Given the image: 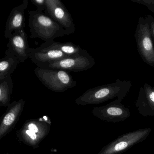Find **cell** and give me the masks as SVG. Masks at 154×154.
I'll return each instance as SVG.
<instances>
[{
  "label": "cell",
  "instance_id": "7a4b0ae2",
  "mask_svg": "<svg viewBox=\"0 0 154 154\" xmlns=\"http://www.w3.org/2000/svg\"><path fill=\"white\" fill-rule=\"evenodd\" d=\"M28 13L30 38H39L47 42L69 35L66 30L44 12L30 11Z\"/></svg>",
  "mask_w": 154,
  "mask_h": 154
},
{
  "label": "cell",
  "instance_id": "4fadbf2b",
  "mask_svg": "<svg viewBox=\"0 0 154 154\" xmlns=\"http://www.w3.org/2000/svg\"><path fill=\"white\" fill-rule=\"evenodd\" d=\"M28 5V1L24 0L23 3L14 8L11 11L6 22L4 36L9 38L11 34L17 30L25 29V11Z\"/></svg>",
  "mask_w": 154,
  "mask_h": 154
},
{
  "label": "cell",
  "instance_id": "8fae6325",
  "mask_svg": "<svg viewBox=\"0 0 154 154\" xmlns=\"http://www.w3.org/2000/svg\"><path fill=\"white\" fill-rule=\"evenodd\" d=\"M8 49L20 61L24 63L29 58L30 48L28 42L27 36L25 29L13 32L8 38Z\"/></svg>",
  "mask_w": 154,
  "mask_h": 154
},
{
  "label": "cell",
  "instance_id": "52a82bcc",
  "mask_svg": "<svg viewBox=\"0 0 154 154\" xmlns=\"http://www.w3.org/2000/svg\"><path fill=\"white\" fill-rule=\"evenodd\" d=\"M94 58L88 53L67 57L49 63L40 68L57 69L68 72H80L91 69L95 65Z\"/></svg>",
  "mask_w": 154,
  "mask_h": 154
},
{
  "label": "cell",
  "instance_id": "6da1fadb",
  "mask_svg": "<svg viewBox=\"0 0 154 154\" xmlns=\"http://www.w3.org/2000/svg\"><path fill=\"white\" fill-rule=\"evenodd\" d=\"M132 86L131 81L117 79L115 82L96 86L85 91L75 100L78 105L99 104L116 99L122 101Z\"/></svg>",
  "mask_w": 154,
  "mask_h": 154
},
{
  "label": "cell",
  "instance_id": "44dd1931",
  "mask_svg": "<svg viewBox=\"0 0 154 154\" xmlns=\"http://www.w3.org/2000/svg\"><path fill=\"white\" fill-rule=\"evenodd\" d=\"M5 154H9V153L8 152H7V153H6Z\"/></svg>",
  "mask_w": 154,
  "mask_h": 154
},
{
  "label": "cell",
  "instance_id": "5bb4252c",
  "mask_svg": "<svg viewBox=\"0 0 154 154\" xmlns=\"http://www.w3.org/2000/svg\"><path fill=\"white\" fill-rule=\"evenodd\" d=\"M67 57L61 51L55 49L40 47L37 48H30L29 58L38 67Z\"/></svg>",
  "mask_w": 154,
  "mask_h": 154
},
{
  "label": "cell",
  "instance_id": "3957f363",
  "mask_svg": "<svg viewBox=\"0 0 154 154\" xmlns=\"http://www.w3.org/2000/svg\"><path fill=\"white\" fill-rule=\"evenodd\" d=\"M51 124V120L47 116L28 120L16 131L17 137L20 142L27 146L37 148L49 133Z\"/></svg>",
  "mask_w": 154,
  "mask_h": 154
},
{
  "label": "cell",
  "instance_id": "ffe728a7",
  "mask_svg": "<svg viewBox=\"0 0 154 154\" xmlns=\"http://www.w3.org/2000/svg\"><path fill=\"white\" fill-rule=\"evenodd\" d=\"M146 17L148 20L149 28H150L151 34L154 38V18L150 15H147Z\"/></svg>",
  "mask_w": 154,
  "mask_h": 154
},
{
  "label": "cell",
  "instance_id": "9c48e42d",
  "mask_svg": "<svg viewBox=\"0 0 154 154\" xmlns=\"http://www.w3.org/2000/svg\"><path fill=\"white\" fill-rule=\"evenodd\" d=\"M45 13L66 30L69 35L74 33L75 26L73 19L60 0H46Z\"/></svg>",
  "mask_w": 154,
  "mask_h": 154
},
{
  "label": "cell",
  "instance_id": "2e32d148",
  "mask_svg": "<svg viewBox=\"0 0 154 154\" xmlns=\"http://www.w3.org/2000/svg\"><path fill=\"white\" fill-rule=\"evenodd\" d=\"M20 63V61L13 54L6 50L5 57L0 60V80L11 75Z\"/></svg>",
  "mask_w": 154,
  "mask_h": 154
},
{
  "label": "cell",
  "instance_id": "5b68a950",
  "mask_svg": "<svg viewBox=\"0 0 154 154\" xmlns=\"http://www.w3.org/2000/svg\"><path fill=\"white\" fill-rule=\"evenodd\" d=\"M138 52L144 63L154 67V38L146 17H140L135 34Z\"/></svg>",
  "mask_w": 154,
  "mask_h": 154
},
{
  "label": "cell",
  "instance_id": "ba28073f",
  "mask_svg": "<svg viewBox=\"0 0 154 154\" xmlns=\"http://www.w3.org/2000/svg\"><path fill=\"white\" fill-rule=\"evenodd\" d=\"M91 112L95 117L103 121L114 123L124 121L131 114L129 109L118 99L106 105L94 107Z\"/></svg>",
  "mask_w": 154,
  "mask_h": 154
},
{
  "label": "cell",
  "instance_id": "d6986e66",
  "mask_svg": "<svg viewBox=\"0 0 154 154\" xmlns=\"http://www.w3.org/2000/svg\"><path fill=\"white\" fill-rule=\"evenodd\" d=\"M31 2L37 8V11L43 12L45 11L46 0H30Z\"/></svg>",
  "mask_w": 154,
  "mask_h": 154
},
{
  "label": "cell",
  "instance_id": "ac0fdd59",
  "mask_svg": "<svg viewBox=\"0 0 154 154\" xmlns=\"http://www.w3.org/2000/svg\"><path fill=\"white\" fill-rule=\"evenodd\" d=\"M131 2L145 6L154 15V0H131Z\"/></svg>",
  "mask_w": 154,
  "mask_h": 154
},
{
  "label": "cell",
  "instance_id": "30bf717a",
  "mask_svg": "<svg viewBox=\"0 0 154 154\" xmlns=\"http://www.w3.org/2000/svg\"><path fill=\"white\" fill-rule=\"evenodd\" d=\"M26 104L22 99L9 104L7 110L2 116L0 122V140L9 133L17 125Z\"/></svg>",
  "mask_w": 154,
  "mask_h": 154
},
{
  "label": "cell",
  "instance_id": "7c38bea8",
  "mask_svg": "<svg viewBox=\"0 0 154 154\" xmlns=\"http://www.w3.org/2000/svg\"><path fill=\"white\" fill-rule=\"evenodd\" d=\"M135 106L143 117H154V86L146 83L140 87Z\"/></svg>",
  "mask_w": 154,
  "mask_h": 154
},
{
  "label": "cell",
  "instance_id": "9a60e30c",
  "mask_svg": "<svg viewBox=\"0 0 154 154\" xmlns=\"http://www.w3.org/2000/svg\"><path fill=\"white\" fill-rule=\"evenodd\" d=\"M42 48L59 50L68 57L75 56L88 53L79 46L71 42L60 43L52 41L45 42L40 46Z\"/></svg>",
  "mask_w": 154,
  "mask_h": 154
},
{
  "label": "cell",
  "instance_id": "e0dca14e",
  "mask_svg": "<svg viewBox=\"0 0 154 154\" xmlns=\"http://www.w3.org/2000/svg\"><path fill=\"white\" fill-rule=\"evenodd\" d=\"M13 80L11 75L0 80V106L8 107L13 92Z\"/></svg>",
  "mask_w": 154,
  "mask_h": 154
},
{
  "label": "cell",
  "instance_id": "8992f818",
  "mask_svg": "<svg viewBox=\"0 0 154 154\" xmlns=\"http://www.w3.org/2000/svg\"><path fill=\"white\" fill-rule=\"evenodd\" d=\"M152 128H146L125 133L103 148L98 154H121L145 140Z\"/></svg>",
  "mask_w": 154,
  "mask_h": 154
},
{
  "label": "cell",
  "instance_id": "277c9868",
  "mask_svg": "<svg viewBox=\"0 0 154 154\" xmlns=\"http://www.w3.org/2000/svg\"><path fill=\"white\" fill-rule=\"evenodd\" d=\"M34 72L38 80L49 90L63 92L77 84L69 72L57 69L37 67Z\"/></svg>",
  "mask_w": 154,
  "mask_h": 154
}]
</instances>
